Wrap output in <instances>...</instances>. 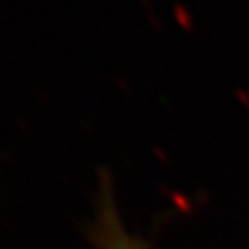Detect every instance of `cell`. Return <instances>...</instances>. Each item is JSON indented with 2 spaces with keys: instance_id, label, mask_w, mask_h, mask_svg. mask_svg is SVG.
Here are the masks:
<instances>
[{
  "instance_id": "6da1fadb",
  "label": "cell",
  "mask_w": 249,
  "mask_h": 249,
  "mask_svg": "<svg viewBox=\"0 0 249 249\" xmlns=\"http://www.w3.org/2000/svg\"><path fill=\"white\" fill-rule=\"evenodd\" d=\"M88 237L93 249H150L142 237L124 227L108 185L104 187V193L100 197L98 214L88 231Z\"/></svg>"
}]
</instances>
